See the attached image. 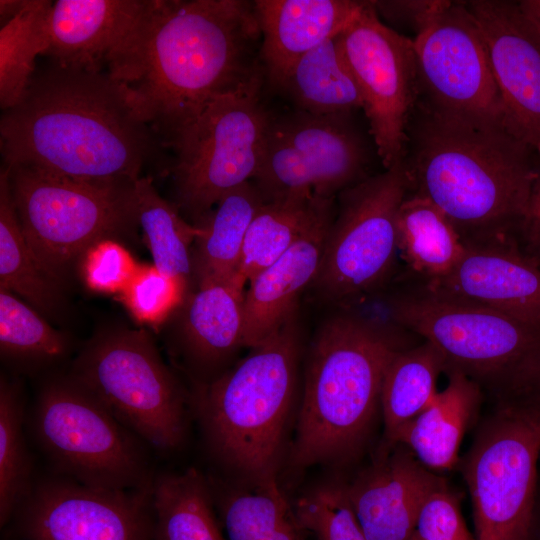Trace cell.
I'll return each instance as SVG.
<instances>
[{"label":"cell","instance_id":"e575fe53","mask_svg":"<svg viewBox=\"0 0 540 540\" xmlns=\"http://www.w3.org/2000/svg\"><path fill=\"white\" fill-rule=\"evenodd\" d=\"M28 420L20 385L0 381V525L5 528L36 480L25 433Z\"/></svg>","mask_w":540,"mask_h":540},{"label":"cell","instance_id":"5b68a950","mask_svg":"<svg viewBox=\"0 0 540 540\" xmlns=\"http://www.w3.org/2000/svg\"><path fill=\"white\" fill-rule=\"evenodd\" d=\"M299 347L292 317L232 369L200 383L190 397L212 458L252 487L277 484Z\"/></svg>","mask_w":540,"mask_h":540},{"label":"cell","instance_id":"8d00e7d4","mask_svg":"<svg viewBox=\"0 0 540 540\" xmlns=\"http://www.w3.org/2000/svg\"><path fill=\"white\" fill-rule=\"evenodd\" d=\"M294 515L316 540H367L344 485L326 482L311 488L296 501Z\"/></svg>","mask_w":540,"mask_h":540},{"label":"cell","instance_id":"b9f144b4","mask_svg":"<svg viewBox=\"0 0 540 540\" xmlns=\"http://www.w3.org/2000/svg\"><path fill=\"white\" fill-rule=\"evenodd\" d=\"M518 247L540 269V162L528 210L518 233Z\"/></svg>","mask_w":540,"mask_h":540},{"label":"cell","instance_id":"8fae6325","mask_svg":"<svg viewBox=\"0 0 540 540\" xmlns=\"http://www.w3.org/2000/svg\"><path fill=\"white\" fill-rule=\"evenodd\" d=\"M393 323L431 343L447 369L497 383L540 348V329L505 313L433 291L419 281L390 301Z\"/></svg>","mask_w":540,"mask_h":540},{"label":"cell","instance_id":"7bdbcfd3","mask_svg":"<svg viewBox=\"0 0 540 540\" xmlns=\"http://www.w3.org/2000/svg\"><path fill=\"white\" fill-rule=\"evenodd\" d=\"M377 13L384 17L404 21L418 31L428 18L442 5L443 0L421 1H372Z\"/></svg>","mask_w":540,"mask_h":540},{"label":"cell","instance_id":"44dd1931","mask_svg":"<svg viewBox=\"0 0 540 540\" xmlns=\"http://www.w3.org/2000/svg\"><path fill=\"white\" fill-rule=\"evenodd\" d=\"M363 4L352 0L253 1L261 33L259 59L270 83L278 87L297 59L341 33Z\"/></svg>","mask_w":540,"mask_h":540},{"label":"cell","instance_id":"2e32d148","mask_svg":"<svg viewBox=\"0 0 540 540\" xmlns=\"http://www.w3.org/2000/svg\"><path fill=\"white\" fill-rule=\"evenodd\" d=\"M413 44L420 98L445 110L503 120L487 46L466 2L443 1Z\"/></svg>","mask_w":540,"mask_h":540},{"label":"cell","instance_id":"1f68e13d","mask_svg":"<svg viewBox=\"0 0 540 540\" xmlns=\"http://www.w3.org/2000/svg\"><path fill=\"white\" fill-rule=\"evenodd\" d=\"M0 288L46 312L58 302L56 281L39 264L22 232L4 167L0 173Z\"/></svg>","mask_w":540,"mask_h":540},{"label":"cell","instance_id":"ee69618b","mask_svg":"<svg viewBox=\"0 0 540 540\" xmlns=\"http://www.w3.org/2000/svg\"><path fill=\"white\" fill-rule=\"evenodd\" d=\"M27 0H1L0 18L1 26L16 17L25 6Z\"/></svg>","mask_w":540,"mask_h":540},{"label":"cell","instance_id":"ffe728a7","mask_svg":"<svg viewBox=\"0 0 540 540\" xmlns=\"http://www.w3.org/2000/svg\"><path fill=\"white\" fill-rule=\"evenodd\" d=\"M334 217V199L325 198L293 246L249 280L244 293L243 347L260 345L293 317L298 296L317 276Z\"/></svg>","mask_w":540,"mask_h":540},{"label":"cell","instance_id":"74e56055","mask_svg":"<svg viewBox=\"0 0 540 540\" xmlns=\"http://www.w3.org/2000/svg\"><path fill=\"white\" fill-rule=\"evenodd\" d=\"M186 286V280L163 273L154 265H139L119 298L136 321L156 328L183 301Z\"/></svg>","mask_w":540,"mask_h":540},{"label":"cell","instance_id":"30bf717a","mask_svg":"<svg viewBox=\"0 0 540 540\" xmlns=\"http://www.w3.org/2000/svg\"><path fill=\"white\" fill-rule=\"evenodd\" d=\"M539 455L540 406L505 401L464 462L476 540H530Z\"/></svg>","mask_w":540,"mask_h":540},{"label":"cell","instance_id":"52a82bcc","mask_svg":"<svg viewBox=\"0 0 540 540\" xmlns=\"http://www.w3.org/2000/svg\"><path fill=\"white\" fill-rule=\"evenodd\" d=\"M69 374L150 448L168 454L183 446L191 398L146 331L98 335L74 359Z\"/></svg>","mask_w":540,"mask_h":540},{"label":"cell","instance_id":"f546056e","mask_svg":"<svg viewBox=\"0 0 540 540\" xmlns=\"http://www.w3.org/2000/svg\"><path fill=\"white\" fill-rule=\"evenodd\" d=\"M446 369L442 354L427 341L408 346L393 357L383 378L380 397L386 444L433 402L438 393L437 379Z\"/></svg>","mask_w":540,"mask_h":540},{"label":"cell","instance_id":"7c38bea8","mask_svg":"<svg viewBox=\"0 0 540 540\" xmlns=\"http://www.w3.org/2000/svg\"><path fill=\"white\" fill-rule=\"evenodd\" d=\"M408 191L401 160L340 192L314 280L326 297L349 303L389 277L398 253V213Z\"/></svg>","mask_w":540,"mask_h":540},{"label":"cell","instance_id":"836d02e7","mask_svg":"<svg viewBox=\"0 0 540 540\" xmlns=\"http://www.w3.org/2000/svg\"><path fill=\"white\" fill-rule=\"evenodd\" d=\"M137 218L154 266L163 273L186 280L193 272L191 246L200 230L186 222L176 205L156 191L152 179L135 182Z\"/></svg>","mask_w":540,"mask_h":540},{"label":"cell","instance_id":"4fadbf2b","mask_svg":"<svg viewBox=\"0 0 540 540\" xmlns=\"http://www.w3.org/2000/svg\"><path fill=\"white\" fill-rule=\"evenodd\" d=\"M350 115L296 109L272 116L253 179L263 200L297 193L330 198L366 178L367 146Z\"/></svg>","mask_w":540,"mask_h":540},{"label":"cell","instance_id":"603a6c76","mask_svg":"<svg viewBox=\"0 0 540 540\" xmlns=\"http://www.w3.org/2000/svg\"><path fill=\"white\" fill-rule=\"evenodd\" d=\"M446 372L447 387L386 444L407 447L430 470L456 465L461 440L480 401L479 386L472 378L456 369Z\"/></svg>","mask_w":540,"mask_h":540},{"label":"cell","instance_id":"f6af8a7d","mask_svg":"<svg viewBox=\"0 0 540 540\" xmlns=\"http://www.w3.org/2000/svg\"><path fill=\"white\" fill-rule=\"evenodd\" d=\"M519 6L540 34V0H522Z\"/></svg>","mask_w":540,"mask_h":540},{"label":"cell","instance_id":"d6a6232c","mask_svg":"<svg viewBox=\"0 0 540 540\" xmlns=\"http://www.w3.org/2000/svg\"><path fill=\"white\" fill-rule=\"evenodd\" d=\"M53 2L27 0L19 14L0 29V105L5 111L23 97L36 69L38 55L49 44Z\"/></svg>","mask_w":540,"mask_h":540},{"label":"cell","instance_id":"7402d4cb","mask_svg":"<svg viewBox=\"0 0 540 540\" xmlns=\"http://www.w3.org/2000/svg\"><path fill=\"white\" fill-rule=\"evenodd\" d=\"M150 0H58L49 18L44 55L65 67L102 71Z\"/></svg>","mask_w":540,"mask_h":540},{"label":"cell","instance_id":"d590c367","mask_svg":"<svg viewBox=\"0 0 540 540\" xmlns=\"http://www.w3.org/2000/svg\"><path fill=\"white\" fill-rule=\"evenodd\" d=\"M0 349L4 359L33 370L64 359L70 344L32 307L0 288Z\"/></svg>","mask_w":540,"mask_h":540},{"label":"cell","instance_id":"9c48e42d","mask_svg":"<svg viewBox=\"0 0 540 540\" xmlns=\"http://www.w3.org/2000/svg\"><path fill=\"white\" fill-rule=\"evenodd\" d=\"M263 77L213 100L169 145L177 207L198 222L259 169L272 119L261 100Z\"/></svg>","mask_w":540,"mask_h":540},{"label":"cell","instance_id":"4dcf8cb0","mask_svg":"<svg viewBox=\"0 0 540 540\" xmlns=\"http://www.w3.org/2000/svg\"><path fill=\"white\" fill-rule=\"evenodd\" d=\"M325 198L297 193L264 201L247 230L237 276L248 283L278 260L308 228Z\"/></svg>","mask_w":540,"mask_h":540},{"label":"cell","instance_id":"6da1fadb","mask_svg":"<svg viewBox=\"0 0 540 540\" xmlns=\"http://www.w3.org/2000/svg\"><path fill=\"white\" fill-rule=\"evenodd\" d=\"M260 39L253 2L150 0L106 72L169 147L209 103L263 71Z\"/></svg>","mask_w":540,"mask_h":540},{"label":"cell","instance_id":"f35d334b","mask_svg":"<svg viewBox=\"0 0 540 540\" xmlns=\"http://www.w3.org/2000/svg\"><path fill=\"white\" fill-rule=\"evenodd\" d=\"M139 265L129 251L113 238L100 240L81 256V274L95 292L119 294Z\"/></svg>","mask_w":540,"mask_h":540},{"label":"cell","instance_id":"ab89813d","mask_svg":"<svg viewBox=\"0 0 540 540\" xmlns=\"http://www.w3.org/2000/svg\"><path fill=\"white\" fill-rule=\"evenodd\" d=\"M410 540H476L461 514L458 496L447 483L425 501Z\"/></svg>","mask_w":540,"mask_h":540},{"label":"cell","instance_id":"7a4b0ae2","mask_svg":"<svg viewBox=\"0 0 540 540\" xmlns=\"http://www.w3.org/2000/svg\"><path fill=\"white\" fill-rule=\"evenodd\" d=\"M4 167L92 183H134L164 146L107 72L52 64L35 71L0 120Z\"/></svg>","mask_w":540,"mask_h":540},{"label":"cell","instance_id":"484cf974","mask_svg":"<svg viewBox=\"0 0 540 540\" xmlns=\"http://www.w3.org/2000/svg\"><path fill=\"white\" fill-rule=\"evenodd\" d=\"M154 540H225L209 478L196 468L156 472Z\"/></svg>","mask_w":540,"mask_h":540},{"label":"cell","instance_id":"cb8c5ba5","mask_svg":"<svg viewBox=\"0 0 540 540\" xmlns=\"http://www.w3.org/2000/svg\"><path fill=\"white\" fill-rule=\"evenodd\" d=\"M244 282L231 279L198 285L184 315V337L192 359L213 366L243 346Z\"/></svg>","mask_w":540,"mask_h":540},{"label":"cell","instance_id":"d4e9b609","mask_svg":"<svg viewBox=\"0 0 540 540\" xmlns=\"http://www.w3.org/2000/svg\"><path fill=\"white\" fill-rule=\"evenodd\" d=\"M263 203L249 181L223 196L196 224L200 232L194 241L192 265L198 285L237 275L247 230Z\"/></svg>","mask_w":540,"mask_h":540},{"label":"cell","instance_id":"9a60e30c","mask_svg":"<svg viewBox=\"0 0 540 540\" xmlns=\"http://www.w3.org/2000/svg\"><path fill=\"white\" fill-rule=\"evenodd\" d=\"M152 482L108 490L54 473L36 478L5 527L6 539L154 540Z\"/></svg>","mask_w":540,"mask_h":540},{"label":"cell","instance_id":"bcb514c9","mask_svg":"<svg viewBox=\"0 0 540 540\" xmlns=\"http://www.w3.org/2000/svg\"><path fill=\"white\" fill-rule=\"evenodd\" d=\"M530 540H540V506L535 503Z\"/></svg>","mask_w":540,"mask_h":540},{"label":"cell","instance_id":"ba28073f","mask_svg":"<svg viewBox=\"0 0 540 540\" xmlns=\"http://www.w3.org/2000/svg\"><path fill=\"white\" fill-rule=\"evenodd\" d=\"M25 239L57 281L96 242L138 224L134 183H92L26 167H4Z\"/></svg>","mask_w":540,"mask_h":540},{"label":"cell","instance_id":"60d3db41","mask_svg":"<svg viewBox=\"0 0 540 540\" xmlns=\"http://www.w3.org/2000/svg\"><path fill=\"white\" fill-rule=\"evenodd\" d=\"M496 384L505 401L540 406V348L522 359Z\"/></svg>","mask_w":540,"mask_h":540},{"label":"cell","instance_id":"d6986e66","mask_svg":"<svg viewBox=\"0 0 540 540\" xmlns=\"http://www.w3.org/2000/svg\"><path fill=\"white\" fill-rule=\"evenodd\" d=\"M425 287L483 304L540 329V269L518 246L465 247L446 275Z\"/></svg>","mask_w":540,"mask_h":540},{"label":"cell","instance_id":"f1b7e54d","mask_svg":"<svg viewBox=\"0 0 540 540\" xmlns=\"http://www.w3.org/2000/svg\"><path fill=\"white\" fill-rule=\"evenodd\" d=\"M209 481L228 540H304L277 484L244 490Z\"/></svg>","mask_w":540,"mask_h":540},{"label":"cell","instance_id":"5bb4252c","mask_svg":"<svg viewBox=\"0 0 540 540\" xmlns=\"http://www.w3.org/2000/svg\"><path fill=\"white\" fill-rule=\"evenodd\" d=\"M358 85L376 152L385 169L403 160L419 98L413 40L385 25L372 1L337 35Z\"/></svg>","mask_w":540,"mask_h":540},{"label":"cell","instance_id":"4316f807","mask_svg":"<svg viewBox=\"0 0 540 540\" xmlns=\"http://www.w3.org/2000/svg\"><path fill=\"white\" fill-rule=\"evenodd\" d=\"M278 87L291 97L297 110L312 114L352 113L363 108L337 36L297 59Z\"/></svg>","mask_w":540,"mask_h":540},{"label":"cell","instance_id":"8992f818","mask_svg":"<svg viewBox=\"0 0 540 540\" xmlns=\"http://www.w3.org/2000/svg\"><path fill=\"white\" fill-rule=\"evenodd\" d=\"M29 424L56 475L108 490L137 489L153 481L150 447L69 373L44 382Z\"/></svg>","mask_w":540,"mask_h":540},{"label":"cell","instance_id":"3957f363","mask_svg":"<svg viewBox=\"0 0 540 540\" xmlns=\"http://www.w3.org/2000/svg\"><path fill=\"white\" fill-rule=\"evenodd\" d=\"M539 162L502 119L418 98L403 158L408 193L441 209L465 247L517 244Z\"/></svg>","mask_w":540,"mask_h":540},{"label":"cell","instance_id":"277c9868","mask_svg":"<svg viewBox=\"0 0 540 540\" xmlns=\"http://www.w3.org/2000/svg\"><path fill=\"white\" fill-rule=\"evenodd\" d=\"M406 330L341 314L322 325L313 342L291 463L297 468L338 463L366 438L386 369L408 347Z\"/></svg>","mask_w":540,"mask_h":540},{"label":"cell","instance_id":"7dc6e473","mask_svg":"<svg viewBox=\"0 0 540 540\" xmlns=\"http://www.w3.org/2000/svg\"><path fill=\"white\" fill-rule=\"evenodd\" d=\"M537 406V405H536Z\"/></svg>","mask_w":540,"mask_h":540},{"label":"cell","instance_id":"e0dca14e","mask_svg":"<svg viewBox=\"0 0 540 540\" xmlns=\"http://www.w3.org/2000/svg\"><path fill=\"white\" fill-rule=\"evenodd\" d=\"M485 40L505 125L540 156V34L519 2H466Z\"/></svg>","mask_w":540,"mask_h":540},{"label":"cell","instance_id":"83f0119b","mask_svg":"<svg viewBox=\"0 0 540 540\" xmlns=\"http://www.w3.org/2000/svg\"><path fill=\"white\" fill-rule=\"evenodd\" d=\"M398 252L413 276L431 280L449 273L465 245L449 218L428 199L408 193L397 220Z\"/></svg>","mask_w":540,"mask_h":540},{"label":"cell","instance_id":"ac0fdd59","mask_svg":"<svg viewBox=\"0 0 540 540\" xmlns=\"http://www.w3.org/2000/svg\"><path fill=\"white\" fill-rule=\"evenodd\" d=\"M345 492L367 540H410L427 498L446 480L395 445Z\"/></svg>","mask_w":540,"mask_h":540}]
</instances>
